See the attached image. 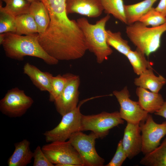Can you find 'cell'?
<instances>
[{
    "label": "cell",
    "mask_w": 166,
    "mask_h": 166,
    "mask_svg": "<svg viewBox=\"0 0 166 166\" xmlns=\"http://www.w3.org/2000/svg\"><path fill=\"white\" fill-rule=\"evenodd\" d=\"M98 136L94 132L88 135L81 131L73 133L69 140L80 155L83 166H102L105 160L100 156L95 147L96 140Z\"/></svg>",
    "instance_id": "7"
},
{
    "label": "cell",
    "mask_w": 166,
    "mask_h": 166,
    "mask_svg": "<svg viewBox=\"0 0 166 166\" xmlns=\"http://www.w3.org/2000/svg\"><path fill=\"white\" fill-rule=\"evenodd\" d=\"M104 12L127 24L123 0H100Z\"/></svg>",
    "instance_id": "21"
},
{
    "label": "cell",
    "mask_w": 166,
    "mask_h": 166,
    "mask_svg": "<svg viewBox=\"0 0 166 166\" xmlns=\"http://www.w3.org/2000/svg\"><path fill=\"white\" fill-rule=\"evenodd\" d=\"M16 30L15 33L29 35L38 33L37 26L33 17L29 14L16 17Z\"/></svg>",
    "instance_id": "22"
},
{
    "label": "cell",
    "mask_w": 166,
    "mask_h": 166,
    "mask_svg": "<svg viewBox=\"0 0 166 166\" xmlns=\"http://www.w3.org/2000/svg\"><path fill=\"white\" fill-rule=\"evenodd\" d=\"M110 16L107 15L94 24L90 23L85 17L77 20L84 36L88 50L93 53L98 64L107 60L113 53L106 40L105 26Z\"/></svg>",
    "instance_id": "2"
},
{
    "label": "cell",
    "mask_w": 166,
    "mask_h": 166,
    "mask_svg": "<svg viewBox=\"0 0 166 166\" xmlns=\"http://www.w3.org/2000/svg\"><path fill=\"white\" fill-rule=\"evenodd\" d=\"M6 3L4 8L15 17L29 14L31 3L26 0H2Z\"/></svg>",
    "instance_id": "25"
},
{
    "label": "cell",
    "mask_w": 166,
    "mask_h": 166,
    "mask_svg": "<svg viewBox=\"0 0 166 166\" xmlns=\"http://www.w3.org/2000/svg\"><path fill=\"white\" fill-rule=\"evenodd\" d=\"M68 76L69 73L53 76L51 81V91L49 93V101L54 102L61 94L67 82Z\"/></svg>",
    "instance_id": "27"
},
{
    "label": "cell",
    "mask_w": 166,
    "mask_h": 166,
    "mask_svg": "<svg viewBox=\"0 0 166 166\" xmlns=\"http://www.w3.org/2000/svg\"><path fill=\"white\" fill-rule=\"evenodd\" d=\"M113 94L120 106V116L127 123L139 124L144 120L148 113L144 110L138 101L130 98L129 92L126 86L120 91L114 90Z\"/></svg>",
    "instance_id": "10"
},
{
    "label": "cell",
    "mask_w": 166,
    "mask_h": 166,
    "mask_svg": "<svg viewBox=\"0 0 166 166\" xmlns=\"http://www.w3.org/2000/svg\"><path fill=\"white\" fill-rule=\"evenodd\" d=\"M34 103L33 99L27 96L23 90L18 87L8 91L0 101V111L11 118L20 117L25 114Z\"/></svg>",
    "instance_id": "8"
},
{
    "label": "cell",
    "mask_w": 166,
    "mask_h": 166,
    "mask_svg": "<svg viewBox=\"0 0 166 166\" xmlns=\"http://www.w3.org/2000/svg\"><path fill=\"white\" fill-rule=\"evenodd\" d=\"M80 84L78 75L69 73L68 81L64 89L54 102L57 112L62 116L77 107Z\"/></svg>",
    "instance_id": "11"
},
{
    "label": "cell",
    "mask_w": 166,
    "mask_h": 166,
    "mask_svg": "<svg viewBox=\"0 0 166 166\" xmlns=\"http://www.w3.org/2000/svg\"><path fill=\"white\" fill-rule=\"evenodd\" d=\"M107 42L109 46L125 56L131 50L128 41L121 37L119 32H114L110 30H106Z\"/></svg>",
    "instance_id": "24"
},
{
    "label": "cell",
    "mask_w": 166,
    "mask_h": 166,
    "mask_svg": "<svg viewBox=\"0 0 166 166\" xmlns=\"http://www.w3.org/2000/svg\"><path fill=\"white\" fill-rule=\"evenodd\" d=\"M0 0L1 1H2V0Z\"/></svg>",
    "instance_id": "34"
},
{
    "label": "cell",
    "mask_w": 166,
    "mask_h": 166,
    "mask_svg": "<svg viewBox=\"0 0 166 166\" xmlns=\"http://www.w3.org/2000/svg\"><path fill=\"white\" fill-rule=\"evenodd\" d=\"M136 93L139 104L148 113H154L159 110L164 101L160 94L149 91L141 87L137 88Z\"/></svg>",
    "instance_id": "15"
},
{
    "label": "cell",
    "mask_w": 166,
    "mask_h": 166,
    "mask_svg": "<svg viewBox=\"0 0 166 166\" xmlns=\"http://www.w3.org/2000/svg\"><path fill=\"white\" fill-rule=\"evenodd\" d=\"M127 158L122 144V139L119 142L116 151L111 161L105 166H121Z\"/></svg>",
    "instance_id": "29"
},
{
    "label": "cell",
    "mask_w": 166,
    "mask_h": 166,
    "mask_svg": "<svg viewBox=\"0 0 166 166\" xmlns=\"http://www.w3.org/2000/svg\"><path fill=\"white\" fill-rule=\"evenodd\" d=\"M166 31V22L160 26L148 27L137 21L128 25L126 32L132 43L145 55L149 56L160 47L161 38Z\"/></svg>",
    "instance_id": "3"
},
{
    "label": "cell",
    "mask_w": 166,
    "mask_h": 166,
    "mask_svg": "<svg viewBox=\"0 0 166 166\" xmlns=\"http://www.w3.org/2000/svg\"><path fill=\"white\" fill-rule=\"evenodd\" d=\"M29 13L34 19L38 29V34L44 33L48 27L50 22L48 11L42 1L31 3Z\"/></svg>",
    "instance_id": "18"
},
{
    "label": "cell",
    "mask_w": 166,
    "mask_h": 166,
    "mask_svg": "<svg viewBox=\"0 0 166 166\" xmlns=\"http://www.w3.org/2000/svg\"><path fill=\"white\" fill-rule=\"evenodd\" d=\"M99 97L101 96L93 97L81 101L76 108L62 116L60 122L55 127L43 133L46 141H65L73 133L81 131L82 114L80 110L81 105L88 101Z\"/></svg>",
    "instance_id": "4"
},
{
    "label": "cell",
    "mask_w": 166,
    "mask_h": 166,
    "mask_svg": "<svg viewBox=\"0 0 166 166\" xmlns=\"http://www.w3.org/2000/svg\"><path fill=\"white\" fill-rule=\"evenodd\" d=\"M139 21L146 26L155 27L162 25L166 22V17L163 16L152 7L142 16Z\"/></svg>",
    "instance_id": "28"
},
{
    "label": "cell",
    "mask_w": 166,
    "mask_h": 166,
    "mask_svg": "<svg viewBox=\"0 0 166 166\" xmlns=\"http://www.w3.org/2000/svg\"><path fill=\"white\" fill-rule=\"evenodd\" d=\"M139 124L127 123L122 139L123 148L130 160L142 151V139Z\"/></svg>",
    "instance_id": "12"
},
{
    "label": "cell",
    "mask_w": 166,
    "mask_h": 166,
    "mask_svg": "<svg viewBox=\"0 0 166 166\" xmlns=\"http://www.w3.org/2000/svg\"><path fill=\"white\" fill-rule=\"evenodd\" d=\"M16 17L7 11L0 3V34L7 32L15 33Z\"/></svg>",
    "instance_id": "26"
},
{
    "label": "cell",
    "mask_w": 166,
    "mask_h": 166,
    "mask_svg": "<svg viewBox=\"0 0 166 166\" xmlns=\"http://www.w3.org/2000/svg\"><path fill=\"white\" fill-rule=\"evenodd\" d=\"M154 114L156 115L161 116L166 119V100L160 109Z\"/></svg>",
    "instance_id": "32"
},
{
    "label": "cell",
    "mask_w": 166,
    "mask_h": 166,
    "mask_svg": "<svg viewBox=\"0 0 166 166\" xmlns=\"http://www.w3.org/2000/svg\"><path fill=\"white\" fill-rule=\"evenodd\" d=\"M166 83V80L163 76H156L154 74L152 68L148 69L134 80V84L138 87L148 89L158 93Z\"/></svg>",
    "instance_id": "17"
},
{
    "label": "cell",
    "mask_w": 166,
    "mask_h": 166,
    "mask_svg": "<svg viewBox=\"0 0 166 166\" xmlns=\"http://www.w3.org/2000/svg\"><path fill=\"white\" fill-rule=\"evenodd\" d=\"M24 73L30 79L33 84L40 91H47L51 89L53 75L48 72H43L37 67L29 62L26 63L23 68Z\"/></svg>",
    "instance_id": "14"
},
{
    "label": "cell",
    "mask_w": 166,
    "mask_h": 166,
    "mask_svg": "<svg viewBox=\"0 0 166 166\" xmlns=\"http://www.w3.org/2000/svg\"><path fill=\"white\" fill-rule=\"evenodd\" d=\"M68 14L77 13L90 18L100 16L104 10L100 0H66Z\"/></svg>",
    "instance_id": "13"
},
{
    "label": "cell",
    "mask_w": 166,
    "mask_h": 166,
    "mask_svg": "<svg viewBox=\"0 0 166 166\" xmlns=\"http://www.w3.org/2000/svg\"><path fill=\"white\" fill-rule=\"evenodd\" d=\"M119 112H103L97 114L83 115L81 121V131H91L98 138H102L109 133L110 129L124 123Z\"/></svg>",
    "instance_id": "5"
},
{
    "label": "cell",
    "mask_w": 166,
    "mask_h": 166,
    "mask_svg": "<svg viewBox=\"0 0 166 166\" xmlns=\"http://www.w3.org/2000/svg\"><path fill=\"white\" fill-rule=\"evenodd\" d=\"M42 149L55 166L70 164L75 166H83L80 155L69 140L52 142L43 145Z\"/></svg>",
    "instance_id": "6"
},
{
    "label": "cell",
    "mask_w": 166,
    "mask_h": 166,
    "mask_svg": "<svg viewBox=\"0 0 166 166\" xmlns=\"http://www.w3.org/2000/svg\"><path fill=\"white\" fill-rule=\"evenodd\" d=\"M155 8L160 14L166 17V0H160L158 5Z\"/></svg>",
    "instance_id": "31"
},
{
    "label": "cell",
    "mask_w": 166,
    "mask_h": 166,
    "mask_svg": "<svg viewBox=\"0 0 166 166\" xmlns=\"http://www.w3.org/2000/svg\"><path fill=\"white\" fill-rule=\"evenodd\" d=\"M157 0H144L134 4L125 5V15L128 25L138 21L149 11Z\"/></svg>",
    "instance_id": "19"
},
{
    "label": "cell",
    "mask_w": 166,
    "mask_h": 166,
    "mask_svg": "<svg viewBox=\"0 0 166 166\" xmlns=\"http://www.w3.org/2000/svg\"><path fill=\"white\" fill-rule=\"evenodd\" d=\"M139 124L142 139L141 152L145 155L156 148L166 135V121L158 124L148 113L145 119Z\"/></svg>",
    "instance_id": "9"
},
{
    "label": "cell",
    "mask_w": 166,
    "mask_h": 166,
    "mask_svg": "<svg viewBox=\"0 0 166 166\" xmlns=\"http://www.w3.org/2000/svg\"><path fill=\"white\" fill-rule=\"evenodd\" d=\"M140 163L146 166H166V137L155 149L145 155Z\"/></svg>",
    "instance_id": "20"
},
{
    "label": "cell",
    "mask_w": 166,
    "mask_h": 166,
    "mask_svg": "<svg viewBox=\"0 0 166 166\" xmlns=\"http://www.w3.org/2000/svg\"><path fill=\"white\" fill-rule=\"evenodd\" d=\"M1 45L6 56L11 59L22 61L25 57L30 56L41 59L50 65L58 63V60L49 55L41 45L38 33L22 36L12 32L4 33Z\"/></svg>",
    "instance_id": "1"
},
{
    "label": "cell",
    "mask_w": 166,
    "mask_h": 166,
    "mask_svg": "<svg viewBox=\"0 0 166 166\" xmlns=\"http://www.w3.org/2000/svg\"><path fill=\"white\" fill-rule=\"evenodd\" d=\"M27 1L32 3L33 2H36V1H42V0H26Z\"/></svg>",
    "instance_id": "33"
},
{
    "label": "cell",
    "mask_w": 166,
    "mask_h": 166,
    "mask_svg": "<svg viewBox=\"0 0 166 166\" xmlns=\"http://www.w3.org/2000/svg\"><path fill=\"white\" fill-rule=\"evenodd\" d=\"M30 142L24 139L14 144L15 149L9 158V166H26L31 163L33 158V152L30 148Z\"/></svg>",
    "instance_id": "16"
},
{
    "label": "cell",
    "mask_w": 166,
    "mask_h": 166,
    "mask_svg": "<svg viewBox=\"0 0 166 166\" xmlns=\"http://www.w3.org/2000/svg\"><path fill=\"white\" fill-rule=\"evenodd\" d=\"M33 153V166H55L47 158L40 146L37 147Z\"/></svg>",
    "instance_id": "30"
},
{
    "label": "cell",
    "mask_w": 166,
    "mask_h": 166,
    "mask_svg": "<svg viewBox=\"0 0 166 166\" xmlns=\"http://www.w3.org/2000/svg\"><path fill=\"white\" fill-rule=\"evenodd\" d=\"M145 55L138 49L131 50L126 57L132 66L135 73L139 75L147 69L152 68L150 62L148 61Z\"/></svg>",
    "instance_id": "23"
}]
</instances>
